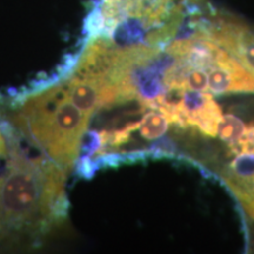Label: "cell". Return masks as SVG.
Wrapping results in <instances>:
<instances>
[{"instance_id": "cell-6", "label": "cell", "mask_w": 254, "mask_h": 254, "mask_svg": "<svg viewBox=\"0 0 254 254\" xmlns=\"http://www.w3.org/2000/svg\"><path fill=\"white\" fill-rule=\"evenodd\" d=\"M177 116L209 136H215L222 119L221 110L212 95L199 91H187L177 106Z\"/></svg>"}, {"instance_id": "cell-1", "label": "cell", "mask_w": 254, "mask_h": 254, "mask_svg": "<svg viewBox=\"0 0 254 254\" xmlns=\"http://www.w3.org/2000/svg\"><path fill=\"white\" fill-rule=\"evenodd\" d=\"M7 165L0 176V244L36 243L64 224L67 173L45 155H28L7 125Z\"/></svg>"}, {"instance_id": "cell-7", "label": "cell", "mask_w": 254, "mask_h": 254, "mask_svg": "<svg viewBox=\"0 0 254 254\" xmlns=\"http://www.w3.org/2000/svg\"><path fill=\"white\" fill-rule=\"evenodd\" d=\"M226 182L237 198L244 205L246 212L254 219V174L252 176H230Z\"/></svg>"}, {"instance_id": "cell-11", "label": "cell", "mask_w": 254, "mask_h": 254, "mask_svg": "<svg viewBox=\"0 0 254 254\" xmlns=\"http://www.w3.org/2000/svg\"><path fill=\"white\" fill-rule=\"evenodd\" d=\"M232 148L238 154L253 153L254 154V127L245 128L240 138L232 142Z\"/></svg>"}, {"instance_id": "cell-8", "label": "cell", "mask_w": 254, "mask_h": 254, "mask_svg": "<svg viewBox=\"0 0 254 254\" xmlns=\"http://www.w3.org/2000/svg\"><path fill=\"white\" fill-rule=\"evenodd\" d=\"M170 119L166 114L160 112H150L138 124V132L145 140H154L160 138L167 131Z\"/></svg>"}, {"instance_id": "cell-2", "label": "cell", "mask_w": 254, "mask_h": 254, "mask_svg": "<svg viewBox=\"0 0 254 254\" xmlns=\"http://www.w3.org/2000/svg\"><path fill=\"white\" fill-rule=\"evenodd\" d=\"M7 125L15 134L69 174L80 159L93 116L75 99L67 79L14 99Z\"/></svg>"}, {"instance_id": "cell-9", "label": "cell", "mask_w": 254, "mask_h": 254, "mask_svg": "<svg viewBox=\"0 0 254 254\" xmlns=\"http://www.w3.org/2000/svg\"><path fill=\"white\" fill-rule=\"evenodd\" d=\"M245 125L240 119L236 118L233 116L222 117L220 124L218 126V134L224 141H227L232 144L243 134L245 131Z\"/></svg>"}, {"instance_id": "cell-4", "label": "cell", "mask_w": 254, "mask_h": 254, "mask_svg": "<svg viewBox=\"0 0 254 254\" xmlns=\"http://www.w3.org/2000/svg\"><path fill=\"white\" fill-rule=\"evenodd\" d=\"M206 36L227 51L254 75V33L244 25L228 20H217L201 26Z\"/></svg>"}, {"instance_id": "cell-12", "label": "cell", "mask_w": 254, "mask_h": 254, "mask_svg": "<svg viewBox=\"0 0 254 254\" xmlns=\"http://www.w3.org/2000/svg\"><path fill=\"white\" fill-rule=\"evenodd\" d=\"M8 154V146L7 140L5 138V133L2 131V128L0 127V158L7 157Z\"/></svg>"}, {"instance_id": "cell-10", "label": "cell", "mask_w": 254, "mask_h": 254, "mask_svg": "<svg viewBox=\"0 0 254 254\" xmlns=\"http://www.w3.org/2000/svg\"><path fill=\"white\" fill-rule=\"evenodd\" d=\"M233 174L237 176H252L254 174V154L241 153L232 164Z\"/></svg>"}, {"instance_id": "cell-5", "label": "cell", "mask_w": 254, "mask_h": 254, "mask_svg": "<svg viewBox=\"0 0 254 254\" xmlns=\"http://www.w3.org/2000/svg\"><path fill=\"white\" fill-rule=\"evenodd\" d=\"M208 71V90L214 93L254 92V75L222 47Z\"/></svg>"}, {"instance_id": "cell-3", "label": "cell", "mask_w": 254, "mask_h": 254, "mask_svg": "<svg viewBox=\"0 0 254 254\" xmlns=\"http://www.w3.org/2000/svg\"><path fill=\"white\" fill-rule=\"evenodd\" d=\"M193 1L199 0H97L85 30L124 44L168 41L182 24L185 4Z\"/></svg>"}]
</instances>
